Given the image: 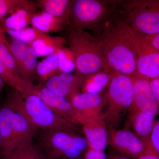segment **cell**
<instances>
[{
	"label": "cell",
	"instance_id": "obj_2",
	"mask_svg": "<svg viewBox=\"0 0 159 159\" xmlns=\"http://www.w3.org/2000/svg\"><path fill=\"white\" fill-rule=\"evenodd\" d=\"M6 106L22 116L36 130H77L75 125L57 116L35 94L22 95L13 90L7 96Z\"/></svg>",
	"mask_w": 159,
	"mask_h": 159
},
{
	"label": "cell",
	"instance_id": "obj_27",
	"mask_svg": "<svg viewBox=\"0 0 159 159\" xmlns=\"http://www.w3.org/2000/svg\"><path fill=\"white\" fill-rule=\"evenodd\" d=\"M42 149L38 145L32 143L24 148H17L4 159H46Z\"/></svg>",
	"mask_w": 159,
	"mask_h": 159
},
{
	"label": "cell",
	"instance_id": "obj_16",
	"mask_svg": "<svg viewBox=\"0 0 159 159\" xmlns=\"http://www.w3.org/2000/svg\"><path fill=\"white\" fill-rule=\"evenodd\" d=\"M130 120L135 134L143 142L144 154H150L159 156L154 149L150 140L151 132L155 116L149 113L141 111H129Z\"/></svg>",
	"mask_w": 159,
	"mask_h": 159
},
{
	"label": "cell",
	"instance_id": "obj_17",
	"mask_svg": "<svg viewBox=\"0 0 159 159\" xmlns=\"http://www.w3.org/2000/svg\"><path fill=\"white\" fill-rule=\"evenodd\" d=\"M13 111L5 106L0 109V149L3 157L16 149L12 126Z\"/></svg>",
	"mask_w": 159,
	"mask_h": 159
},
{
	"label": "cell",
	"instance_id": "obj_20",
	"mask_svg": "<svg viewBox=\"0 0 159 159\" xmlns=\"http://www.w3.org/2000/svg\"><path fill=\"white\" fill-rule=\"evenodd\" d=\"M35 4L21 8L11 15L4 21L5 30H20L27 28L31 24V19L36 14Z\"/></svg>",
	"mask_w": 159,
	"mask_h": 159
},
{
	"label": "cell",
	"instance_id": "obj_26",
	"mask_svg": "<svg viewBox=\"0 0 159 159\" xmlns=\"http://www.w3.org/2000/svg\"><path fill=\"white\" fill-rule=\"evenodd\" d=\"M6 33L12 39L30 45L34 42L42 39L48 34L34 28H25L21 30H5Z\"/></svg>",
	"mask_w": 159,
	"mask_h": 159
},
{
	"label": "cell",
	"instance_id": "obj_5",
	"mask_svg": "<svg viewBox=\"0 0 159 159\" xmlns=\"http://www.w3.org/2000/svg\"><path fill=\"white\" fill-rule=\"evenodd\" d=\"M39 142L45 156L51 159H77L88 146L85 138L64 129L43 130Z\"/></svg>",
	"mask_w": 159,
	"mask_h": 159
},
{
	"label": "cell",
	"instance_id": "obj_29",
	"mask_svg": "<svg viewBox=\"0 0 159 159\" xmlns=\"http://www.w3.org/2000/svg\"><path fill=\"white\" fill-rule=\"evenodd\" d=\"M59 71L61 73H70L76 68L74 58L70 51L67 49L58 51Z\"/></svg>",
	"mask_w": 159,
	"mask_h": 159
},
{
	"label": "cell",
	"instance_id": "obj_37",
	"mask_svg": "<svg viewBox=\"0 0 159 159\" xmlns=\"http://www.w3.org/2000/svg\"><path fill=\"white\" fill-rule=\"evenodd\" d=\"M131 158L124 155L119 154L115 155L111 157L108 159H132Z\"/></svg>",
	"mask_w": 159,
	"mask_h": 159
},
{
	"label": "cell",
	"instance_id": "obj_14",
	"mask_svg": "<svg viewBox=\"0 0 159 159\" xmlns=\"http://www.w3.org/2000/svg\"><path fill=\"white\" fill-rule=\"evenodd\" d=\"M81 125L89 148L104 151L108 144V132L102 114L89 119Z\"/></svg>",
	"mask_w": 159,
	"mask_h": 159
},
{
	"label": "cell",
	"instance_id": "obj_36",
	"mask_svg": "<svg viewBox=\"0 0 159 159\" xmlns=\"http://www.w3.org/2000/svg\"><path fill=\"white\" fill-rule=\"evenodd\" d=\"M135 159H159V157L156 155L144 154Z\"/></svg>",
	"mask_w": 159,
	"mask_h": 159
},
{
	"label": "cell",
	"instance_id": "obj_3",
	"mask_svg": "<svg viewBox=\"0 0 159 159\" xmlns=\"http://www.w3.org/2000/svg\"><path fill=\"white\" fill-rule=\"evenodd\" d=\"M65 39L74 58L78 76L91 75L102 69L105 72L104 61L97 38L84 30L69 25Z\"/></svg>",
	"mask_w": 159,
	"mask_h": 159
},
{
	"label": "cell",
	"instance_id": "obj_10",
	"mask_svg": "<svg viewBox=\"0 0 159 159\" xmlns=\"http://www.w3.org/2000/svg\"><path fill=\"white\" fill-rule=\"evenodd\" d=\"M133 84V100L129 111H141L156 116L158 113L159 103L151 90L150 79L138 73L129 76Z\"/></svg>",
	"mask_w": 159,
	"mask_h": 159
},
{
	"label": "cell",
	"instance_id": "obj_22",
	"mask_svg": "<svg viewBox=\"0 0 159 159\" xmlns=\"http://www.w3.org/2000/svg\"><path fill=\"white\" fill-rule=\"evenodd\" d=\"M66 41L64 38L55 37L48 34L42 39L34 42L30 46L35 51L37 57L48 56L58 51Z\"/></svg>",
	"mask_w": 159,
	"mask_h": 159
},
{
	"label": "cell",
	"instance_id": "obj_4",
	"mask_svg": "<svg viewBox=\"0 0 159 159\" xmlns=\"http://www.w3.org/2000/svg\"><path fill=\"white\" fill-rule=\"evenodd\" d=\"M119 2L99 0L71 1L70 21L71 26L89 29L99 36L118 12Z\"/></svg>",
	"mask_w": 159,
	"mask_h": 159
},
{
	"label": "cell",
	"instance_id": "obj_19",
	"mask_svg": "<svg viewBox=\"0 0 159 159\" xmlns=\"http://www.w3.org/2000/svg\"><path fill=\"white\" fill-rule=\"evenodd\" d=\"M31 24L33 28L47 33L57 32L67 25H70V23L67 20L56 17L43 11L33 16Z\"/></svg>",
	"mask_w": 159,
	"mask_h": 159
},
{
	"label": "cell",
	"instance_id": "obj_24",
	"mask_svg": "<svg viewBox=\"0 0 159 159\" xmlns=\"http://www.w3.org/2000/svg\"><path fill=\"white\" fill-rule=\"evenodd\" d=\"M111 78V74L104 71L92 74L91 77L83 80L81 88L83 93H99L109 84Z\"/></svg>",
	"mask_w": 159,
	"mask_h": 159
},
{
	"label": "cell",
	"instance_id": "obj_34",
	"mask_svg": "<svg viewBox=\"0 0 159 159\" xmlns=\"http://www.w3.org/2000/svg\"><path fill=\"white\" fill-rule=\"evenodd\" d=\"M145 37L148 43L154 48L159 51V33L145 34Z\"/></svg>",
	"mask_w": 159,
	"mask_h": 159
},
{
	"label": "cell",
	"instance_id": "obj_21",
	"mask_svg": "<svg viewBox=\"0 0 159 159\" xmlns=\"http://www.w3.org/2000/svg\"><path fill=\"white\" fill-rule=\"evenodd\" d=\"M0 77L3 82L22 95L32 94L34 85L12 73L0 62Z\"/></svg>",
	"mask_w": 159,
	"mask_h": 159
},
{
	"label": "cell",
	"instance_id": "obj_7",
	"mask_svg": "<svg viewBox=\"0 0 159 159\" xmlns=\"http://www.w3.org/2000/svg\"><path fill=\"white\" fill-rule=\"evenodd\" d=\"M122 13L126 22L145 34L159 33V1L140 0L124 2Z\"/></svg>",
	"mask_w": 159,
	"mask_h": 159
},
{
	"label": "cell",
	"instance_id": "obj_12",
	"mask_svg": "<svg viewBox=\"0 0 159 159\" xmlns=\"http://www.w3.org/2000/svg\"><path fill=\"white\" fill-rule=\"evenodd\" d=\"M108 144L122 154L132 159H136L144 154L142 140L129 130L110 129L108 132Z\"/></svg>",
	"mask_w": 159,
	"mask_h": 159
},
{
	"label": "cell",
	"instance_id": "obj_6",
	"mask_svg": "<svg viewBox=\"0 0 159 159\" xmlns=\"http://www.w3.org/2000/svg\"><path fill=\"white\" fill-rule=\"evenodd\" d=\"M108 84L106 95L108 107L102 115L107 126L116 129L125 111L133 100V84L128 75L114 72Z\"/></svg>",
	"mask_w": 159,
	"mask_h": 159
},
{
	"label": "cell",
	"instance_id": "obj_31",
	"mask_svg": "<svg viewBox=\"0 0 159 159\" xmlns=\"http://www.w3.org/2000/svg\"><path fill=\"white\" fill-rule=\"evenodd\" d=\"M151 143L154 150L159 154V122L156 120L154 122L153 127L150 135Z\"/></svg>",
	"mask_w": 159,
	"mask_h": 159
},
{
	"label": "cell",
	"instance_id": "obj_33",
	"mask_svg": "<svg viewBox=\"0 0 159 159\" xmlns=\"http://www.w3.org/2000/svg\"><path fill=\"white\" fill-rule=\"evenodd\" d=\"M151 90L154 97L159 103V77L152 78L149 80Z\"/></svg>",
	"mask_w": 159,
	"mask_h": 159
},
{
	"label": "cell",
	"instance_id": "obj_28",
	"mask_svg": "<svg viewBox=\"0 0 159 159\" xmlns=\"http://www.w3.org/2000/svg\"><path fill=\"white\" fill-rule=\"evenodd\" d=\"M34 5L33 2L28 0H0V20L18 9Z\"/></svg>",
	"mask_w": 159,
	"mask_h": 159
},
{
	"label": "cell",
	"instance_id": "obj_30",
	"mask_svg": "<svg viewBox=\"0 0 159 159\" xmlns=\"http://www.w3.org/2000/svg\"><path fill=\"white\" fill-rule=\"evenodd\" d=\"M0 62L11 71L12 73L19 76L13 57L7 48L6 45L0 43Z\"/></svg>",
	"mask_w": 159,
	"mask_h": 159
},
{
	"label": "cell",
	"instance_id": "obj_11",
	"mask_svg": "<svg viewBox=\"0 0 159 159\" xmlns=\"http://www.w3.org/2000/svg\"><path fill=\"white\" fill-rule=\"evenodd\" d=\"M75 115V124H82L89 119L102 115L107 103L106 96L99 93H82L76 94L70 101Z\"/></svg>",
	"mask_w": 159,
	"mask_h": 159
},
{
	"label": "cell",
	"instance_id": "obj_35",
	"mask_svg": "<svg viewBox=\"0 0 159 159\" xmlns=\"http://www.w3.org/2000/svg\"><path fill=\"white\" fill-rule=\"evenodd\" d=\"M6 32H5V29L2 26L0 25V43H2L6 45L7 43L8 40L6 39Z\"/></svg>",
	"mask_w": 159,
	"mask_h": 159
},
{
	"label": "cell",
	"instance_id": "obj_23",
	"mask_svg": "<svg viewBox=\"0 0 159 159\" xmlns=\"http://www.w3.org/2000/svg\"><path fill=\"white\" fill-rule=\"evenodd\" d=\"M71 1L69 0H39L37 2L43 11L56 17L70 21Z\"/></svg>",
	"mask_w": 159,
	"mask_h": 159
},
{
	"label": "cell",
	"instance_id": "obj_15",
	"mask_svg": "<svg viewBox=\"0 0 159 159\" xmlns=\"http://www.w3.org/2000/svg\"><path fill=\"white\" fill-rule=\"evenodd\" d=\"M83 80L82 77L70 73H61L47 80L45 86L53 93L70 101L75 95L79 93Z\"/></svg>",
	"mask_w": 159,
	"mask_h": 159
},
{
	"label": "cell",
	"instance_id": "obj_25",
	"mask_svg": "<svg viewBox=\"0 0 159 159\" xmlns=\"http://www.w3.org/2000/svg\"><path fill=\"white\" fill-rule=\"evenodd\" d=\"M59 71L58 51L47 56L42 61L38 62L37 75L43 81H46L56 74Z\"/></svg>",
	"mask_w": 159,
	"mask_h": 159
},
{
	"label": "cell",
	"instance_id": "obj_39",
	"mask_svg": "<svg viewBox=\"0 0 159 159\" xmlns=\"http://www.w3.org/2000/svg\"><path fill=\"white\" fill-rule=\"evenodd\" d=\"M1 142H2V140H1V132H0V147H1Z\"/></svg>",
	"mask_w": 159,
	"mask_h": 159
},
{
	"label": "cell",
	"instance_id": "obj_38",
	"mask_svg": "<svg viewBox=\"0 0 159 159\" xmlns=\"http://www.w3.org/2000/svg\"><path fill=\"white\" fill-rule=\"evenodd\" d=\"M3 87H4V82H3L2 78L0 77V92L2 91Z\"/></svg>",
	"mask_w": 159,
	"mask_h": 159
},
{
	"label": "cell",
	"instance_id": "obj_9",
	"mask_svg": "<svg viewBox=\"0 0 159 159\" xmlns=\"http://www.w3.org/2000/svg\"><path fill=\"white\" fill-rule=\"evenodd\" d=\"M6 46L13 57L20 77L33 84L37 75L38 57L35 51L28 44L12 39Z\"/></svg>",
	"mask_w": 159,
	"mask_h": 159
},
{
	"label": "cell",
	"instance_id": "obj_32",
	"mask_svg": "<svg viewBox=\"0 0 159 159\" xmlns=\"http://www.w3.org/2000/svg\"><path fill=\"white\" fill-rule=\"evenodd\" d=\"M83 159H107L104 151L89 149L86 152Z\"/></svg>",
	"mask_w": 159,
	"mask_h": 159
},
{
	"label": "cell",
	"instance_id": "obj_1",
	"mask_svg": "<svg viewBox=\"0 0 159 159\" xmlns=\"http://www.w3.org/2000/svg\"><path fill=\"white\" fill-rule=\"evenodd\" d=\"M105 72L131 76L137 72L131 28L120 11L97 36Z\"/></svg>",
	"mask_w": 159,
	"mask_h": 159
},
{
	"label": "cell",
	"instance_id": "obj_13",
	"mask_svg": "<svg viewBox=\"0 0 159 159\" xmlns=\"http://www.w3.org/2000/svg\"><path fill=\"white\" fill-rule=\"evenodd\" d=\"M32 94L38 96L58 116L76 125L74 109L67 99L54 93L42 85H34Z\"/></svg>",
	"mask_w": 159,
	"mask_h": 159
},
{
	"label": "cell",
	"instance_id": "obj_18",
	"mask_svg": "<svg viewBox=\"0 0 159 159\" xmlns=\"http://www.w3.org/2000/svg\"><path fill=\"white\" fill-rule=\"evenodd\" d=\"M12 126L16 149L24 148L33 143V139L36 129L22 116L14 111L12 116Z\"/></svg>",
	"mask_w": 159,
	"mask_h": 159
},
{
	"label": "cell",
	"instance_id": "obj_8",
	"mask_svg": "<svg viewBox=\"0 0 159 159\" xmlns=\"http://www.w3.org/2000/svg\"><path fill=\"white\" fill-rule=\"evenodd\" d=\"M131 28L138 73L149 79L159 77V51L154 48L145 34Z\"/></svg>",
	"mask_w": 159,
	"mask_h": 159
}]
</instances>
